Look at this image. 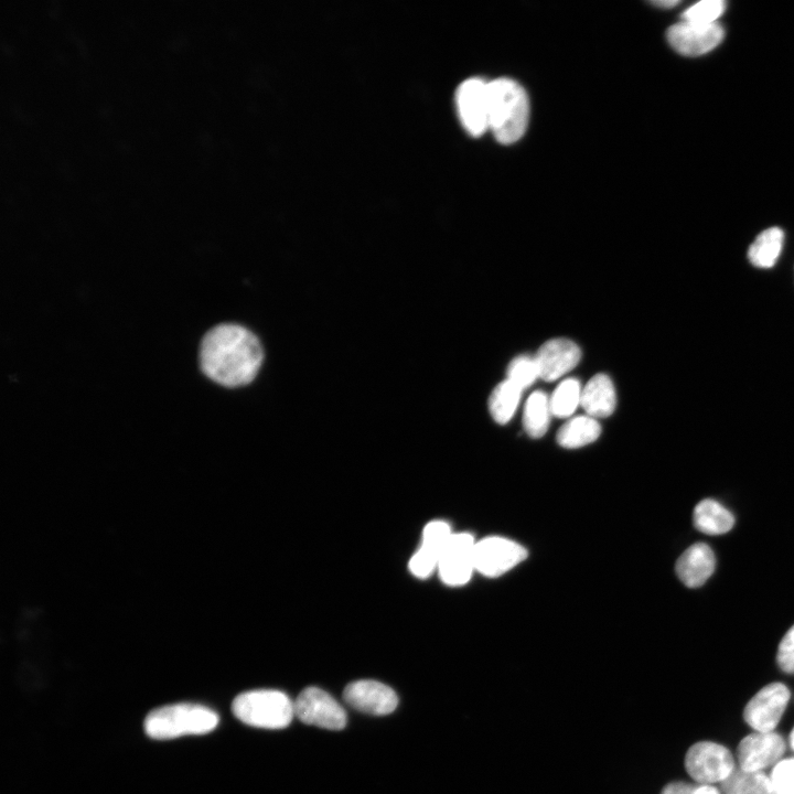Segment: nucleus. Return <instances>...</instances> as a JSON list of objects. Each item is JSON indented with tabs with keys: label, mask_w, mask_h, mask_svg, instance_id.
Masks as SVG:
<instances>
[{
	"label": "nucleus",
	"mask_w": 794,
	"mask_h": 794,
	"mask_svg": "<svg viewBox=\"0 0 794 794\" xmlns=\"http://www.w3.org/2000/svg\"><path fill=\"white\" fill-rule=\"evenodd\" d=\"M507 379L519 389L530 386L539 377L535 357L521 355L514 358L507 367Z\"/></svg>",
	"instance_id": "nucleus-25"
},
{
	"label": "nucleus",
	"mask_w": 794,
	"mask_h": 794,
	"mask_svg": "<svg viewBox=\"0 0 794 794\" xmlns=\"http://www.w3.org/2000/svg\"><path fill=\"white\" fill-rule=\"evenodd\" d=\"M722 0H704L694 3L682 13V20L699 24H712L725 12Z\"/></svg>",
	"instance_id": "nucleus-26"
},
{
	"label": "nucleus",
	"mask_w": 794,
	"mask_h": 794,
	"mask_svg": "<svg viewBox=\"0 0 794 794\" xmlns=\"http://www.w3.org/2000/svg\"><path fill=\"white\" fill-rule=\"evenodd\" d=\"M259 340L248 329L233 323L218 324L203 336L198 362L203 374L225 387L250 383L262 363Z\"/></svg>",
	"instance_id": "nucleus-1"
},
{
	"label": "nucleus",
	"mask_w": 794,
	"mask_h": 794,
	"mask_svg": "<svg viewBox=\"0 0 794 794\" xmlns=\"http://www.w3.org/2000/svg\"><path fill=\"white\" fill-rule=\"evenodd\" d=\"M715 567L716 558L712 549L705 543H696L679 556L675 570L686 587L698 588L709 579Z\"/></svg>",
	"instance_id": "nucleus-16"
},
{
	"label": "nucleus",
	"mask_w": 794,
	"mask_h": 794,
	"mask_svg": "<svg viewBox=\"0 0 794 794\" xmlns=\"http://www.w3.org/2000/svg\"><path fill=\"white\" fill-rule=\"evenodd\" d=\"M451 535L449 524L443 521H432L425 526L419 548L411 556L408 565L415 577L426 579L437 571L442 551Z\"/></svg>",
	"instance_id": "nucleus-14"
},
{
	"label": "nucleus",
	"mask_w": 794,
	"mask_h": 794,
	"mask_svg": "<svg viewBox=\"0 0 794 794\" xmlns=\"http://www.w3.org/2000/svg\"><path fill=\"white\" fill-rule=\"evenodd\" d=\"M550 415L549 398L544 391H534L525 404L523 415L527 434L534 439L543 437L548 429Z\"/></svg>",
	"instance_id": "nucleus-22"
},
{
	"label": "nucleus",
	"mask_w": 794,
	"mask_h": 794,
	"mask_svg": "<svg viewBox=\"0 0 794 794\" xmlns=\"http://www.w3.org/2000/svg\"><path fill=\"white\" fill-rule=\"evenodd\" d=\"M687 773L700 785L722 783L736 769L731 752L710 741L693 744L685 757Z\"/></svg>",
	"instance_id": "nucleus-5"
},
{
	"label": "nucleus",
	"mask_w": 794,
	"mask_h": 794,
	"mask_svg": "<svg viewBox=\"0 0 794 794\" xmlns=\"http://www.w3.org/2000/svg\"><path fill=\"white\" fill-rule=\"evenodd\" d=\"M769 776L771 794H794V758L782 759Z\"/></svg>",
	"instance_id": "nucleus-27"
},
{
	"label": "nucleus",
	"mask_w": 794,
	"mask_h": 794,
	"mask_svg": "<svg viewBox=\"0 0 794 794\" xmlns=\"http://www.w3.org/2000/svg\"><path fill=\"white\" fill-rule=\"evenodd\" d=\"M343 698L354 709L374 716L388 715L398 705V696L389 686L371 679L348 684Z\"/></svg>",
	"instance_id": "nucleus-13"
},
{
	"label": "nucleus",
	"mask_w": 794,
	"mask_h": 794,
	"mask_svg": "<svg viewBox=\"0 0 794 794\" xmlns=\"http://www.w3.org/2000/svg\"><path fill=\"white\" fill-rule=\"evenodd\" d=\"M779 667L787 674H794V624L782 637L776 653Z\"/></svg>",
	"instance_id": "nucleus-28"
},
{
	"label": "nucleus",
	"mask_w": 794,
	"mask_h": 794,
	"mask_svg": "<svg viewBox=\"0 0 794 794\" xmlns=\"http://www.w3.org/2000/svg\"><path fill=\"white\" fill-rule=\"evenodd\" d=\"M790 697L788 688L782 683H771L764 686L744 707V721L754 731H774L786 709Z\"/></svg>",
	"instance_id": "nucleus-7"
},
{
	"label": "nucleus",
	"mask_w": 794,
	"mask_h": 794,
	"mask_svg": "<svg viewBox=\"0 0 794 794\" xmlns=\"http://www.w3.org/2000/svg\"><path fill=\"white\" fill-rule=\"evenodd\" d=\"M529 116L524 88L511 78L489 82L487 125L496 140L509 144L525 133Z\"/></svg>",
	"instance_id": "nucleus-2"
},
{
	"label": "nucleus",
	"mask_w": 794,
	"mask_h": 794,
	"mask_svg": "<svg viewBox=\"0 0 794 794\" xmlns=\"http://www.w3.org/2000/svg\"><path fill=\"white\" fill-rule=\"evenodd\" d=\"M473 536L459 533L450 536L442 551L437 572L443 583L459 587L466 583L475 571Z\"/></svg>",
	"instance_id": "nucleus-9"
},
{
	"label": "nucleus",
	"mask_w": 794,
	"mask_h": 794,
	"mask_svg": "<svg viewBox=\"0 0 794 794\" xmlns=\"http://www.w3.org/2000/svg\"><path fill=\"white\" fill-rule=\"evenodd\" d=\"M614 386L609 376L597 374L582 388L580 405L592 418L610 416L615 408Z\"/></svg>",
	"instance_id": "nucleus-17"
},
{
	"label": "nucleus",
	"mask_w": 794,
	"mask_h": 794,
	"mask_svg": "<svg viewBox=\"0 0 794 794\" xmlns=\"http://www.w3.org/2000/svg\"><path fill=\"white\" fill-rule=\"evenodd\" d=\"M697 786L682 781L672 782L662 790L661 794H694Z\"/></svg>",
	"instance_id": "nucleus-29"
},
{
	"label": "nucleus",
	"mask_w": 794,
	"mask_h": 794,
	"mask_svg": "<svg viewBox=\"0 0 794 794\" xmlns=\"http://www.w3.org/2000/svg\"><path fill=\"white\" fill-rule=\"evenodd\" d=\"M694 794H719V791L712 785H698Z\"/></svg>",
	"instance_id": "nucleus-30"
},
{
	"label": "nucleus",
	"mask_w": 794,
	"mask_h": 794,
	"mask_svg": "<svg viewBox=\"0 0 794 794\" xmlns=\"http://www.w3.org/2000/svg\"><path fill=\"white\" fill-rule=\"evenodd\" d=\"M654 4L658 7L669 8L678 4V1L675 0H663V1H655Z\"/></svg>",
	"instance_id": "nucleus-31"
},
{
	"label": "nucleus",
	"mask_w": 794,
	"mask_h": 794,
	"mask_svg": "<svg viewBox=\"0 0 794 794\" xmlns=\"http://www.w3.org/2000/svg\"><path fill=\"white\" fill-rule=\"evenodd\" d=\"M522 389L508 379L498 384L489 398V409L493 419L500 423H506L514 415Z\"/></svg>",
	"instance_id": "nucleus-23"
},
{
	"label": "nucleus",
	"mask_w": 794,
	"mask_h": 794,
	"mask_svg": "<svg viewBox=\"0 0 794 794\" xmlns=\"http://www.w3.org/2000/svg\"><path fill=\"white\" fill-rule=\"evenodd\" d=\"M526 557L523 546L504 537L491 536L475 543V571L486 577L502 576Z\"/></svg>",
	"instance_id": "nucleus-8"
},
{
	"label": "nucleus",
	"mask_w": 794,
	"mask_h": 794,
	"mask_svg": "<svg viewBox=\"0 0 794 794\" xmlns=\"http://www.w3.org/2000/svg\"><path fill=\"white\" fill-rule=\"evenodd\" d=\"M580 357L581 351L575 342L567 339L549 340L535 355L539 377L552 382L572 369Z\"/></svg>",
	"instance_id": "nucleus-15"
},
{
	"label": "nucleus",
	"mask_w": 794,
	"mask_h": 794,
	"mask_svg": "<svg viewBox=\"0 0 794 794\" xmlns=\"http://www.w3.org/2000/svg\"><path fill=\"white\" fill-rule=\"evenodd\" d=\"M455 104L464 129L473 137L489 130V83L481 78H469L457 89Z\"/></svg>",
	"instance_id": "nucleus-10"
},
{
	"label": "nucleus",
	"mask_w": 794,
	"mask_h": 794,
	"mask_svg": "<svg viewBox=\"0 0 794 794\" xmlns=\"http://www.w3.org/2000/svg\"><path fill=\"white\" fill-rule=\"evenodd\" d=\"M294 716L305 725L342 730L347 721L344 708L326 691L307 687L293 701Z\"/></svg>",
	"instance_id": "nucleus-6"
},
{
	"label": "nucleus",
	"mask_w": 794,
	"mask_h": 794,
	"mask_svg": "<svg viewBox=\"0 0 794 794\" xmlns=\"http://www.w3.org/2000/svg\"><path fill=\"white\" fill-rule=\"evenodd\" d=\"M695 527L707 535H722L734 525V516L723 505L712 498L700 501L694 508Z\"/></svg>",
	"instance_id": "nucleus-18"
},
{
	"label": "nucleus",
	"mask_w": 794,
	"mask_h": 794,
	"mask_svg": "<svg viewBox=\"0 0 794 794\" xmlns=\"http://www.w3.org/2000/svg\"><path fill=\"white\" fill-rule=\"evenodd\" d=\"M217 713L202 705L173 704L152 710L144 719L146 733L157 740L204 734L218 725Z\"/></svg>",
	"instance_id": "nucleus-3"
},
{
	"label": "nucleus",
	"mask_w": 794,
	"mask_h": 794,
	"mask_svg": "<svg viewBox=\"0 0 794 794\" xmlns=\"http://www.w3.org/2000/svg\"><path fill=\"white\" fill-rule=\"evenodd\" d=\"M784 234L779 227L763 230L750 245L748 257L752 265L770 268L777 260L783 246Z\"/></svg>",
	"instance_id": "nucleus-20"
},
{
	"label": "nucleus",
	"mask_w": 794,
	"mask_h": 794,
	"mask_svg": "<svg viewBox=\"0 0 794 794\" xmlns=\"http://www.w3.org/2000/svg\"><path fill=\"white\" fill-rule=\"evenodd\" d=\"M785 749V740L781 734L774 731H754L744 737L737 748L739 768L748 771H763L780 762Z\"/></svg>",
	"instance_id": "nucleus-11"
},
{
	"label": "nucleus",
	"mask_w": 794,
	"mask_h": 794,
	"mask_svg": "<svg viewBox=\"0 0 794 794\" xmlns=\"http://www.w3.org/2000/svg\"><path fill=\"white\" fill-rule=\"evenodd\" d=\"M601 427L590 416H577L561 426L557 433L558 443L567 449L584 447L598 439Z\"/></svg>",
	"instance_id": "nucleus-19"
},
{
	"label": "nucleus",
	"mask_w": 794,
	"mask_h": 794,
	"mask_svg": "<svg viewBox=\"0 0 794 794\" xmlns=\"http://www.w3.org/2000/svg\"><path fill=\"white\" fill-rule=\"evenodd\" d=\"M581 390L580 383L576 378L562 380L549 399L551 415L558 418L572 415L580 405Z\"/></svg>",
	"instance_id": "nucleus-24"
},
{
	"label": "nucleus",
	"mask_w": 794,
	"mask_h": 794,
	"mask_svg": "<svg viewBox=\"0 0 794 794\" xmlns=\"http://www.w3.org/2000/svg\"><path fill=\"white\" fill-rule=\"evenodd\" d=\"M790 745H791L792 750L794 751V728L790 733Z\"/></svg>",
	"instance_id": "nucleus-32"
},
{
	"label": "nucleus",
	"mask_w": 794,
	"mask_h": 794,
	"mask_svg": "<svg viewBox=\"0 0 794 794\" xmlns=\"http://www.w3.org/2000/svg\"><path fill=\"white\" fill-rule=\"evenodd\" d=\"M232 710L242 722L265 729H282L294 717L293 701L282 691L250 690L238 695Z\"/></svg>",
	"instance_id": "nucleus-4"
},
{
	"label": "nucleus",
	"mask_w": 794,
	"mask_h": 794,
	"mask_svg": "<svg viewBox=\"0 0 794 794\" xmlns=\"http://www.w3.org/2000/svg\"><path fill=\"white\" fill-rule=\"evenodd\" d=\"M723 794H771L770 776L763 771L736 768L722 782Z\"/></svg>",
	"instance_id": "nucleus-21"
},
{
	"label": "nucleus",
	"mask_w": 794,
	"mask_h": 794,
	"mask_svg": "<svg viewBox=\"0 0 794 794\" xmlns=\"http://www.w3.org/2000/svg\"><path fill=\"white\" fill-rule=\"evenodd\" d=\"M666 37L676 52L698 56L713 50L722 41L723 29L718 22L699 24L682 20L668 28Z\"/></svg>",
	"instance_id": "nucleus-12"
}]
</instances>
